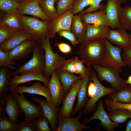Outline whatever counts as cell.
<instances>
[{
	"label": "cell",
	"mask_w": 131,
	"mask_h": 131,
	"mask_svg": "<svg viewBox=\"0 0 131 131\" xmlns=\"http://www.w3.org/2000/svg\"><path fill=\"white\" fill-rule=\"evenodd\" d=\"M106 48L104 39L83 42L80 44L77 54L87 66L101 65L104 57Z\"/></svg>",
	"instance_id": "6da1fadb"
},
{
	"label": "cell",
	"mask_w": 131,
	"mask_h": 131,
	"mask_svg": "<svg viewBox=\"0 0 131 131\" xmlns=\"http://www.w3.org/2000/svg\"><path fill=\"white\" fill-rule=\"evenodd\" d=\"M20 18L25 31L32 35L38 43L46 38L51 21H41L37 17L25 15H20Z\"/></svg>",
	"instance_id": "7a4b0ae2"
},
{
	"label": "cell",
	"mask_w": 131,
	"mask_h": 131,
	"mask_svg": "<svg viewBox=\"0 0 131 131\" xmlns=\"http://www.w3.org/2000/svg\"><path fill=\"white\" fill-rule=\"evenodd\" d=\"M49 39L47 36L46 38L39 44L45 53V65L43 74L48 78L54 71L61 68L66 59L57 52L55 53L53 51L50 44Z\"/></svg>",
	"instance_id": "3957f363"
},
{
	"label": "cell",
	"mask_w": 131,
	"mask_h": 131,
	"mask_svg": "<svg viewBox=\"0 0 131 131\" xmlns=\"http://www.w3.org/2000/svg\"><path fill=\"white\" fill-rule=\"evenodd\" d=\"M106 51L101 65L119 73L122 72V68L126 65L121 52L122 48L113 45L107 39H104Z\"/></svg>",
	"instance_id": "277c9868"
},
{
	"label": "cell",
	"mask_w": 131,
	"mask_h": 131,
	"mask_svg": "<svg viewBox=\"0 0 131 131\" xmlns=\"http://www.w3.org/2000/svg\"><path fill=\"white\" fill-rule=\"evenodd\" d=\"M33 53L32 57L30 60L16 70L11 72L12 76L29 72L43 74L45 65V53L40 44L38 43Z\"/></svg>",
	"instance_id": "5b68a950"
},
{
	"label": "cell",
	"mask_w": 131,
	"mask_h": 131,
	"mask_svg": "<svg viewBox=\"0 0 131 131\" xmlns=\"http://www.w3.org/2000/svg\"><path fill=\"white\" fill-rule=\"evenodd\" d=\"M91 66L97 73L99 80L107 82L116 91L120 90L126 85V80L121 78L119 73L111 69L100 65L94 64Z\"/></svg>",
	"instance_id": "8992f818"
},
{
	"label": "cell",
	"mask_w": 131,
	"mask_h": 131,
	"mask_svg": "<svg viewBox=\"0 0 131 131\" xmlns=\"http://www.w3.org/2000/svg\"><path fill=\"white\" fill-rule=\"evenodd\" d=\"M10 94L17 101L20 109L24 114L26 121H33L43 115L42 107L26 100L23 94L10 91Z\"/></svg>",
	"instance_id": "52a82bcc"
},
{
	"label": "cell",
	"mask_w": 131,
	"mask_h": 131,
	"mask_svg": "<svg viewBox=\"0 0 131 131\" xmlns=\"http://www.w3.org/2000/svg\"><path fill=\"white\" fill-rule=\"evenodd\" d=\"M90 78L95 83L96 91L94 96L90 99L82 110V112L85 114H89L93 111L95 107L96 102L101 97L116 91L113 88L106 87L101 84L97 77L95 72L92 68L90 72Z\"/></svg>",
	"instance_id": "ba28073f"
},
{
	"label": "cell",
	"mask_w": 131,
	"mask_h": 131,
	"mask_svg": "<svg viewBox=\"0 0 131 131\" xmlns=\"http://www.w3.org/2000/svg\"><path fill=\"white\" fill-rule=\"evenodd\" d=\"M74 15L71 8L51 21L48 34L49 39L54 38L56 34L60 31H71Z\"/></svg>",
	"instance_id": "9c48e42d"
},
{
	"label": "cell",
	"mask_w": 131,
	"mask_h": 131,
	"mask_svg": "<svg viewBox=\"0 0 131 131\" xmlns=\"http://www.w3.org/2000/svg\"><path fill=\"white\" fill-rule=\"evenodd\" d=\"M10 82L9 90H13L19 85L32 81L42 82L48 87L49 80L43 73L34 72H26L21 74L20 75H14Z\"/></svg>",
	"instance_id": "30bf717a"
},
{
	"label": "cell",
	"mask_w": 131,
	"mask_h": 131,
	"mask_svg": "<svg viewBox=\"0 0 131 131\" xmlns=\"http://www.w3.org/2000/svg\"><path fill=\"white\" fill-rule=\"evenodd\" d=\"M31 100L33 102H38L41 105L43 115L48 120L52 131H56L58 123V113L60 109L49 102L47 99L33 97L32 98Z\"/></svg>",
	"instance_id": "8fae6325"
},
{
	"label": "cell",
	"mask_w": 131,
	"mask_h": 131,
	"mask_svg": "<svg viewBox=\"0 0 131 131\" xmlns=\"http://www.w3.org/2000/svg\"><path fill=\"white\" fill-rule=\"evenodd\" d=\"M82 80L79 79L72 86L63 99L62 106L60 109L58 115L64 117H70L73 112L74 101L80 88Z\"/></svg>",
	"instance_id": "7c38bea8"
},
{
	"label": "cell",
	"mask_w": 131,
	"mask_h": 131,
	"mask_svg": "<svg viewBox=\"0 0 131 131\" xmlns=\"http://www.w3.org/2000/svg\"><path fill=\"white\" fill-rule=\"evenodd\" d=\"M40 0H24L20 3L17 11L20 15H29L42 20H51L43 12L39 5Z\"/></svg>",
	"instance_id": "4fadbf2b"
},
{
	"label": "cell",
	"mask_w": 131,
	"mask_h": 131,
	"mask_svg": "<svg viewBox=\"0 0 131 131\" xmlns=\"http://www.w3.org/2000/svg\"><path fill=\"white\" fill-rule=\"evenodd\" d=\"M33 38L25 40L8 52V58L14 61L19 60L33 52L38 43Z\"/></svg>",
	"instance_id": "5bb4252c"
},
{
	"label": "cell",
	"mask_w": 131,
	"mask_h": 131,
	"mask_svg": "<svg viewBox=\"0 0 131 131\" xmlns=\"http://www.w3.org/2000/svg\"><path fill=\"white\" fill-rule=\"evenodd\" d=\"M82 113L80 112L75 118L66 117L58 115V122L56 131H81L83 129L92 130L91 128L82 123L79 119Z\"/></svg>",
	"instance_id": "9a60e30c"
},
{
	"label": "cell",
	"mask_w": 131,
	"mask_h": 131,
	"mask_svg": "<svg viewBox=\"0 0 131 131\" xmlns=\"http://www.w3.org/2000/svg\"><path fill=\"white\" fill-rule=\"evenodd\" d=\"M96 119L100 121L101 125L108 131L114 130L119 124L113 121L110 119L104 109L102 99L99 101L97 109L93 115L90 118L83 120V123L85 124Z\"/></svg>",
	"instance_id": "2e32d148"
},
{
	"label": "cell",
	"mask_w": 131,
	"mask_h": 131,
	"mask_svg": "<svg viewBox=\"0 0 131 131\" xmlns=\"http://www.w3.org/2000/svg\"><path fill=\"white\" fill-rule=\"evenodd\" d=\"M39 81L33 83L30 86H18L10 91L23 94L25 93L34 94L44 97L50 103H52L51 96L48 87L43 85Z\"/></svg>",
	"instance_id": "e0dca14e"
},
{
	"label": "cell",
	"mask_w": 131,
	"mask_h": 131,
	"mask_svg": "<svg viewBox=\"0 0 131 131\" xmlns=\"http://www.w3.org/2000/svg\"><path fill=\"white\" fill-rule=\"evenodd\" d=\"M126 1L107 0L105 10L112 29L122 28L118 20V14L121 4Z\"/></svg>",
	"instance_id": "ac0fdd59"
},
{
	"label": "cell",
	"mask_w": 131,
	"mask_h": 131,
	"mask_svg": "<svg viewBox=\"0 0 131 131\" xmlns=\"http://www.w3.org/2000/svg\"><path fill=\"white\" fill-rule=\"evenodd\" d=\"M105 7L106 5L104 4L99 11L79 16L85 24L110 27L109 22L106 13Z\"/></svg>",
	"instance_id": "d6986e66"
},
{
	"label": "cell",
	"mask_w": 131,
	"mask_h": 131,
	"mask_svg": "<svg viewBox=\"0 0 131 131\" xmlns=\"http://www.w3.org/2000/svg\"><path fill=\"white\" fill-rule=\"evenodd\" d=\"M50 90L53 104L58 107L65 96L63 86L55 71L52 73L48 87Z\"/></svg>",
	"instance_id": "ffe728a7"
},
{
	"label": "cell",
	"mask_w": 131,
	"mask_h": 131,
	"mask_svg": "<svg viewBox=\"0 0 131 131\" xmlns=\"http://www.w3.org/2000/svg\"><path fill=\"white\" fill-rule=\"evenodd\" d=\"M107 39L111 43L123 48L131 46V40L126 30L122 28L110 29Z\"/></svg>",
	"instance_id": "44dd1931"
},
{
	"label": "cell",
	"mask_w": 131,
	"mask_h": 131,
	"mask_svg": "<svg viewBox=\"0 0 131 131\" xmlns=\"http://www.w3.org/2000/svg\"><path fill=\"white\" fill-rule=\"evenodd\" d=\"M0 13V25L5 26L16 32L25 31L17 10Z\"/></svg>",
	"instance_id": "7402d4cb"
},
{
	"label": "cell",
	"mask_w": 131,
	"mask_h": 131,
	"mask_svg": "<svg viewBox=\"0 0 131 131\" xmlns=\"http://www.w3.org/2000/svg\"><path fill=\"white\" fill-rule=\"evenodd\" d=\"M86 75L82 78V83L78 94V100L75 108L72 114V116L75 115L86 105L89 99L87 97V90L90 80V72L91 67L87 66Z\"/></svg>",
	"instance_id": "603a6c76"
},
{
	"label": "cell",
	"mask_w": 131,
	"mask_h": 131,
	"mask_svg": "<svg viewBox=\"0 0 131 131\" xmlns=\"http://www.w3.org/2000/svg\"><path fill=\"white\" fill-rule=\"evenodd\" d=\"M85 24L86 31L83 42L107 39L109 27L92 24Z\"/></svg>",
	"instance_id": "cb8c5ba5"
},
{
	"label": "cell",
	"mask_w": 131,
	"mask_h": 131,
	"mask_svg": "<svg viewBox=\"0 0 131 131\" xmlns=\"http://www.w3.org/2000/svg\"><path fill=\"white\" fill-rule=\"evenodd\" d=\"M33 38L31 34L25 31L17 32L9 39L0 44V50L8 52L27 39Z\"/></svg>",
	"instance_id": "d4e9b609"
},
{
	"label": "cell",
	"mask_w": 131,
	"mask_h": 131,
	"mask_svg": "<svg viewBox=\"0 0 131 131\" xmlns=\"http://www.w3.org/2000/svg\"><path fill=\"white\" fill-rule=\"evenodd\" d=\"M3 98L6 101V112L8 117L17 123L18 117L21 113L17 101L10 94H7Z\"/></svg>",
	"instance_id": "484cf974"
},
{
	"label": "cell",
	"mask_w": 131,
	"mask_h": 131,
	"mask_svg": "<svg viewBox=\"0 0 131 131\" xmlns=\"http://www.w3.org/2000/svg\"><path fill=\"white\" fill-rule=\"evenodd\" d=\"M63 86L65 95L66 94L73 85L76 81L82 79V77L74 75L60 68L55 71Z\"/></svg>",
	"instance_id": "4316f807"
},
{
	"label": "cell",
	"mask_w": 131,
	"mask_h": 131,
	"mask_svg": "<svg viewBox=\"0 0 131 131\" xmlns=\"http://www.w3.org/2000/svg\"><path fill=\"white\" fill-rule=\"evenodd\" d=\"M71 31L74 34L79 44L82 43L86 33V27L80 16L77 14H75L73 16Z\"/></svg>",
	"instance_id": "83f0119b"
},
{
	"label": "cell",
	"mask_w": 131,
	"mask_h": 131,
	"mask_svg": "<svg viewBox=\"0 0 131 131\" xmlns=\"http://www.w3.org/2000/svg\"><path fill=\"white\" fill-rule=\"evenodd\" d=\"M109 99L125 103H131V86L127 84L117 91L109 94Z\"/></svg>",
	"instance_id": "f1b7e54d"
},
{
	"label": "cell",
	"mask_w": 131,
	"mask_h": 131,
	"mask_svg": "<svg viewBox=\"0 0 131 131\" xmlns=\"http://www.w3.org/2000/svg\"><path fill=\"white\" fill-rule=\"evenodd\" d=\"M7 67L2 66L0 70V98L8 94L9 90L10 82L12 76L11 72Z\"/></svg>",
	"instance_id": "f546056e"
},
{
	"label": "cell",
	"mask_w": 131,
	"mask_h": 131,
	"mask_svg": "<svg viewBox=\"0 0 131 131\" xmlns=\"http://www.w3.org/2000/svg\"><path fill=\"white\" fill-rule=\"evenodd\" d=\"M57 0H40L39 5L43 13L50 19L56 18L59 16L55 3Z\"/></svg>",
	"instance_id": "4dcf8cb0"
},
{
	"label": "cell",
	"mask_w": 131,
	"mask_h": 131,
	"mask_svg": "<svg viewBox=\"0 0 131 131\" xmlns=\"http://www.w3.org/2000/svg\"><path fill=\"white\" fill-rule=\"evenodd\" d=\"M118 19L122 28L126 30L131 29V6H121L119 12Z\"/></svg>",
	"instance_id": "1f68e13d"
},
{
	"label": "cell",
	"mask_w": 131,
	"mask_h": 131,
	"mask_svg": "<svg viewBox=\"0 0 131 131\" xmlns=\"http://www.w3.org/2000/svg\"><path fill=\"white\" fill-rule=\"evenodd\" d=\"M107 114L112 121L119 123H125L131 118V111L125 109H116Z\"/></svg>",
	"instance_id": "d6a6232c"
},
{
	"label": "cell",
	"mask_w": 131,
	"mask_h": 131,
	"mask_svg": "<svg viewBox=\"0 0 131 131\" xmlns=\"http://www.w3.org/2000/svg\"><path fill=\"white\" fill-rule=\"evenodd\" d=\"M20 3L13 0H0V9L2 13L17 10Z\"/></svg>",
	"instance_id": "836d02e7"
},
{
	"label": "cell",
	"mask_w": 131,
	"mask_h": 131,
	"mask_svg": "<svg viewBox=\"0 0 131 131\" xmlns=\"http://www.w3.org/2000/svg\"><path fill=\"white\" fill-rule=\"evenodd\" d=\"M76 0H57V10L58 16L72 8Z\"/></svg>",
	"instance_id": "e575fe53"
},
{
	"label": "cell",
	"mask_w": 131,
	"mask_h": 131,
	"mask_svg": "<svg viewBox=\"0 0 131 131\" xmlns=\"http://www.w3.org/2000/svg\"><path fill=\"white\" fill-rule=\"evenodd\" d=\"M17 125L8 117L5 115L0 116V131H15Z\"/></svg>",
	"instance_id": "d590c367"
},
{
	"label": "cell",
	"mask_w": 131,
	"mask_h": 131,
	"mask_svg": "<svg viewBox=\"0 0 131 131\" xmlns=\"http://www.w3.org/2000/svg\"><path fill=\"white\" fill-rule=\"evenodd\" d=\"M8 52H4L0 50V68L5 66L9 69L12 72V70H16L13 66L16 64L14 61L9 59L8 57Z\"/></svg>",
	"instance_id": "8d00e7d4"
},
{
	"label": "cell",
	"mask_w": 131,
	"mask_h": 131,
	"mask_svg": "<svg viewBox=\"0 0 131 131\" xmlns=\"http://www.w3.org/2000/svg\"><path fill=\"white\" fill-rule=\"evenodd\" d=\"M36 131H52L49 126V121L43 115L39 117L38 119L34 121Z\"/></svg>",
	"instance_id": "74e56055"
},
{
	"label": "cell",
	"mask_w": 131,
	"mask_h": 131,
	"mask_svg": "<svg viewBox=\"0 0 131 131\" xmlns=\"http://www.w3.org/2000/svg\"><path fill=\"white\" fill-rule=\"evenodd\" d=\"M93 0H76L72 8V12L74 14L79 13L83 10L86 6L90 5Z\"/></svg>",
	"instance_id": "f35d334b"
},
{
	"label": "cell",
	"mask_w": 131,
	"mask_h": 131,
	"mask_svg": "<svg viewBox=\"0 0 131 131\" xmlns=\"http://www.w3.org/2000/svg\"><path fill=\"white\" fill-rule=\"evenodd\" d=\"M16 32L5 26L0 25V44L10 38Z\"/></svg>",
	"instance_id": "ab89813d"
},
{
	"label": "cell",
	"mask_w": 131,
	"mask_h": 131,
	"mask_svg": "<svg viewBox=\"0 0 131 131\" xmlns=\"http://www.w3.org/2000/svg\"><path fill=\"white\" fill-rule=\"evenodd\" d=\"M34 120L30 121H24L23 122L17 124V127L15 131H36L34 122Z\"/></svg>",
	"instance_id": "60d3db41"
},
{
	"label": "cell",
	"mask_w": 131,
	"mask_h": 131,
	"mask_svg": "<svg viewBox=\"0 0 131 131\" xmlns=\"http://www.w3.org/2000/svg\"><path fill=\"white\" fill-rule=\"evenodd\" d=\"M60 69L72 74H78L75 68L74 57L66 59Z\"/></svg>",
	"instance_id": "b9f144b4"
},
{
	"label": "cell",
	"mask_w": 131,
	"mask_h": 131,
	"mask_svg": "<svg viewBox=\"0 0 131 131\" xmlns=\"http://www.w3.org/2000/svg\"><path fill=\"white\" fill-rule=\"evenodd\" d=\"M108 107L110 111L121 108L131 111V103H125L110 100L108 102Z\"/></svg>",
	"instance_id": "7bdbcfd3"
},
{
	"label": "cell",
	"mask_w": 131,
	"mask_h": 131,
	"mask_svg": "<svg viewBox=\"0 0 131 131\" xmlns=\"http://www.w3.org/2000/svg\"><path fill=\"white\" fill-rule=\"evenodd\" d=\"M84 63L82 60L78 59L77 57L76 56L74 58L75 69L78 74H80L82 78L86 76L88 71V67H86L84 66Z\"/></svg>",
	"instance_id": "ee69618b"
},
{
	"label": "cell",
	"mask_w": 131,
	"mask_h": 131,
	"mask_svg": "<svg viewBox=\"0 0 131 131\" xmlns=\"http://www.w3.org/2000/svg\"><path fill=\"white\" fill-rule=\"evenodd\" d=\"M57 33L61 37H64L68 40L74 45L79 44L75 35L71 31L62 30Z\"/></svg>",
	"instance_id": "f6af8a7d"
},
{
	"label": "cell",
	"mask_w": 131,
	"mask_h": 131,
	"mask_svg": "<svg viewBox=\"0 0 131 131\" xmlns=\"http://www.w3.org/2000/svg\"><path fill=\"white\" fill-rule=\"evenodd\" d=\"M102 0H93L92 3L90 6L86 9L82 10L79 13L80 15L92 12L101 9L104 4L100 5V3Z\"/></svg>",
	"instance_id": "bcb514c9"
},
{
	"label": "cell",
	"mask_w": 131,
	"mask_h": 131,
	"mask_svg": "<svg viewBox=\"0 0 131 131\" xmlns=\"http://www.w3.org/2000/svg\"><path fill=\"white\" fill-rule=\"evenodd\" d=\"M121 55L126 65L131 68V46L123 48Z\"/></svg>",
	"instance_id": "7dc6e473"
},
{
	"label": "cell",
	"mask_w": 131,
	"mask_h": 131,
	"mask_svg": "<svg viewBox=\"0 0 131 131\" xmlns=\"http://www.w3.org/2000/svg\"><path fill=\"white\" fill-rule=\"evenodd\" d=\"M55 46H57L59 50L62 53L66 54L72 51V48L70 45L65 43H60L55 44Z\"/></svg>",
	"instance_id": "c3c4849f"
},
{
	"label": "cell",
	"mask_w": 131,
	"mask_h": 131,
	"mask_svg": "<svg viewBox=\"0 0 131 131\" xmlns=\"http://www.w3.org/2000/svg\"><path fill=\"white\" fill-rule=\"evenodd\" d=\"M87 90L88 96L92 98L94 96L96 91V88L94 82H91L89 84Z\"/></svg>",
	"instance_id": "681fc988"
},
{
	"label": "cell",
	"mask_w": 131,
	"mask_h": 131,
	"mask_svg": "<svg viewBox=\"0 0 131 131\" xmlns=\"http://www.w3.org/2000/svg\"><path fill=\"white\" fill-rule=\"evenodd\" d=\"M6 101L3 98H0V116L5 115Z\"/></svg>",
	"instance_id": "f907efd6"
},
{
	"label": "cell",
	"mask_w": 131,
	"mask_h": 131,
	"mask_svg": "<svg viewBox=\"0 0 131 131\" xmlns=\"http://www.w3.org/2000/svg\"><path fill=\"white\" fill-rule=\"evenodd\" d=\"M126 131H131V118L127 123L126 127Z\"/></svg>",
	"instance_id": "816d5d0a"
},
{
	"label": "cell",
	"mask_w": 131,
	"mask_h": 131,
	"mask_svg": "<svg viewBox=\"0 0 131 131\" xmlns=\"http://www.w3.org/2000/svg\"><path fill=\"white\" fill-rule=\"evenodd\" d=\"M125 82L126 84H129L131 86V74L129 76L127 80H126Z\"/></svg>",
	"instance_id": "f5cc1de1"
},
{
	"label": "cell",
	"mask_w": 131,
	"mask_h": 131,
	"mask_svg": "<svg viewBox=\"0 0 131 131\" xmlns=\"http://www.w3.org/2000/svg\"><path fill=\"white\" fill-rule=\"evenodd\" d=\"M16 2L20 3L24 0H13Z\"/></svg>",
	"instance_id": "db71d44e"
},
{
	"label": "cell",
	"mask_w": 131,
	"mask_h": 131,
	"mask_svg": "<svg viewBox=\"0 0 131 131\" xmlns=\"http://www.w3.org/2000/svg\"><path fill=\"white\" fill-rule=\"evenodd\" d=\"M129 36H130V38L131 39V34H129Z\"/></svg>",
	"instance_id": "11a10c76"
},
{
	"label": "cell",
	"mask_w": 131,
	"mask_h": 131,
	"mask_svg": "<svg viewBox=\"0 0 131 131\" xmlns=\"http://www.w3.org/2000/svg\"><path fill=\"white\" fill-rule=\"evenodd\" d=\"M130 30V31L131 32V29Z\"/></svg>",
	"instance_id": "9f6ffc18"
}]
</instances>
